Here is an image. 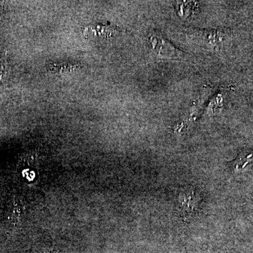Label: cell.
<instances>
[{"label":"cell","mask_w":253,"mask_h":253,"mask_svg":"<svg viewBox=\"0 0 253 253\" xmlns=\"http://www.w3.org/2000/svg\"><path fill=\"white\" fill-rule=\"evenodd\" d=\"M189 41L207 49L217 51L224 49L230 41V35L224 30L189 28L186 31Z\"/></svg>","instance_id":"cell-1"},{"label":"cell","mask_w":253,"mask_h":253,"mask_svg":"<svg viewBox=\"0 0 253 253\" xmlns=\"http://www.w3.org/2000/svg\"><path fill=\"white\" fill-rule=\"evenodd\" d=\"M151 52L159 59H185V53L178 49L161 33L155 32L149 39Z\"/></svg>","instance_id":"cell-2"},{"label":"cell","mask_w":253,"mask_h":253,"mask_svg":"<svg viewBox=\"0 0 253 253\" xmlns=\"http://www.w3.org/2000/svg\"><path fill=\"white\" fill-rule=\"evenodd\" d=\"M120 32L121 30L119 27L111 24L90 25L84 28V34L85 37L94 38H109L118 34Z\"/></svg>","instance_id":"cell-3"},{"label":"cell","mask_w":253,"mask_h":253,"mask_svg":"<svg viewBox=\"0 0 253 253\" xmlns=\"http://www.w3.org/2000/svg\"><path fill=\"white\" fill-rule=\"evenodd\" d=\"M197 196L195 194L194 190H184L179 194V204L181 207V211L185 217L191 215L194 211L195 206L197 204Z\"/></svg>","instance_id":"cell-4"},{"label":"cell","mask_w":253,"mask_h":253,"mask_svg":"<svg viewBox=\"0 0 253 253\" xmlns=\"http://www.w3.org/2000/svg\"><path fill=\"white\" fill-rule=\"evenodd\" d=\"M9 72V66L8 63L7 53L4 51L0 56V91L4 86V82Z\"/></svg>","instance_id":"cell-5"},{"label":"cell","mask_w":253,"mask_h":253,"mask_svg":"<svg viewBox=\"0 0 253 253\" xmlns=\"http://www.w3.org/2000/svg\"><path fill=\"white\" fill-rule=\"evenodd\" d=\"M2 3L3 2H1V1H0V18H1V13H2V11H3V9H4V8H3V6H2Z\"/></svg>","instance_id":"cell-6"}]
</instances>
